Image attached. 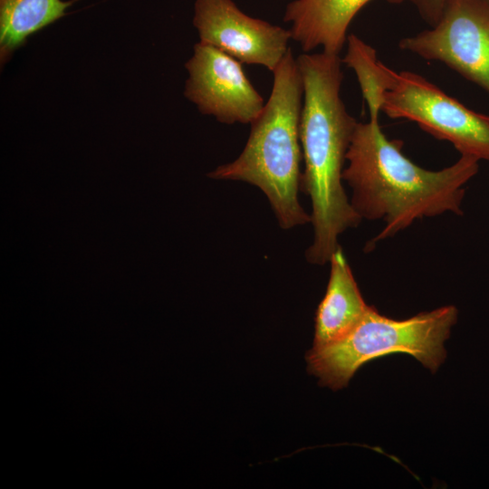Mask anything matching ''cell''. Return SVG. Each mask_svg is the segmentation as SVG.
<instances>
[{
    "label": "cell",
    "mask_w": 489,
    "mask_h": 489,
    "mask_svg": "<svg viewBox=\"0 0 489 489\" xmlns=\"http://www.w3.org/2000/svg\"><path fill=\"white\" fill-rule=\"evenodd\" d=\"M370 0H293L285 9L283 21L291 24L292 39L304 53L318 47L340 54L347 31L357 13ZM400 4L405 0H387Z\"/></svg>",
    "instance_id": "9"
},
{
    "label": "cell",
    "mask_w": 489,
    "mask_h": 489,
    "mask_svg": "<svg viewBox=\"0 0 489 489\" xmlns=\"http://www.w3.org/2000/svg\"><path fill=\"white\" fill-rule=\"evenodd\" d=\"M188 72L184 94L206 115L225 124H251L264 101L247 78L240 62L204 43L194 46L185 64Z\"/></svg>",
    "instance_id": "7"
},
{
    "label": "cell",
    "mask_w": 489,
    "mask_h": 489,
    "mask_svg": "<svg viewBox=\"0 0 489 489\" xmlns=\"http://www.w3.org/2000/svg\"><path fill=\"white\" fill-rule=\"evenodd\" d=\"M398 47L443 62L489 92V0H447L431 29L402 38Z\"/></svg>",
    "instance_id": "6"
},
{
    "label": "cell",
    "mask_w": 489,
    "mask_h": 489,
    "mask_svg": "<svg viewBox=\"0 0 489 489\" xmlns=\"http://www.w3.org/2000/svg\"><path fill=\"white\" fill-rule=\"evenodd\" d=\"M346 42L347 51L342 62L356 74L368 105L369 120L379 121L384 95L391 87L394 71L381 62L376 50L357 35L349 34Z\"/></svg>",
    "instance_id": "12"
},
{
    "label": "cell",
    "mask_w": 489,
    "mask_h": 489,
    "mask_svg": "<svg viewBox=\"0 0 489 489\" xmlns=\"http://www.w3.org/2000/svg\"><path fill=\"white\" fill-rule=\"evenodd\" d=\"M454 305L394 320L369 306L361 321L339 341L306 355L308 371L321 386L337 390L346 387L365 363L392 353H407L431 372L446 357L445 341L457 321Z\"/></svg>",
    "instance_id": "4"
},
{
    "label": "cell",
    "mask_w": 489,
    "mask_h": 489,
    "mask_svg": "<svg viewBox=\"0 0 489 489\" xmlns=\"http://www.w3.org/2000/svg\"><path fill=\"white\" fill-rule=\"evenodd\" d=\"M72 2L0 0L1 62H6L30 34L64 16Z\"/></svg>",
    "instance_id": "11"
},
{
    "label": "cell",
    "mask_w": 489,
    "mask_h": 489,
    "mask_svg": "<svg viewBox=\"0 0 489 489\" xmlns=\"http://www.w3.org/2000/svg\"><path fill=\"white\" fill-rule=\"evenodd\" d=\"M296 60L303 87L300 141L304 170L300 189L311 199L314 232L305 256L310 264L323 265L340 246L339 236L362 220L345 192L342 177L358 121L340 96V54L304 53Z\"/></svg>",
    "instance_id": "2"
},
{
    "label": "cell",
    "mask_w": 489,
    "mask_h": 489,
    "mask_svg": "<svg viewBox=\"0 0 489 489\" xmlns=\"http://www.w3.org/2000/svg\"><path fill=\"white\" fill-rule=\"evenodd\" d=\"M417 9L421 17L434 26L441 17L447 0H408Z\"/></svg>",
    "instance_id": "13"
},
{
    "label": "cell",
    "mask_w": 489,
    "mask_h": 489,
    "mask_svg": "<svg viewBox=\"0 0 489 489\" xmlns=\"http://www.w3.org/2000/svg\"><path fill=\"white\" fill-rule=\"evenodd\" d=\"M381 110L391 119L416 122L461 155L489 161V116L468 109L421 75L394 71Z\"/></svg>",
    "instance_id": "5"
},
{
    "label": "cell",
    "mask_w": 489,
    "mask_h": 489,
    "mask_svg": "<svg viewBox=\"0 0 489 489\" xmlns=\"http://www.w3.org/2000/svg\"><path fill=\"white\" fill-rule=\"evenodd\" d=\"M329 263L326 292L315 314L312 350L324 349L341 340L361 321L369 308L340 246Z\"/></svg>",
    "instance_id": "10"
},
{
    "label": "cell",
    "mask_w": 489,
    "mask_h": 489,
    "mask_svg": "<svg viewBox=\"0 0 489 489\" xmlns=\"http://www.w3.org/2000/svg\"><path fill=\"white\" fill-rule=\"evenodd\" d=\"M193 24L201 43L242 63L272 72L289 50L290 30L244 13L233 0H196Z\"/></svg>",
    "instance_id": "8"
},
{
    "label": "cell",
    "mask_w": 489,
    "mask_h": 489,
    "mask_svg": "<svg viewBox=\"0 0 489 489\" xmlns=\"http://www.w3.org/2000/svg\"><path fill=\"white\" fill-rule=\"evenodd\" d=\"M273 74L270 96L250 124L243 151L236 159L218 166L207 177L255 186L268 198L279 225L289 230L311 223V215L298 198L303 87L297 60L290 48Z\"/></svg>",
    "instance_id": "3"
},
{
    "label": "cell",
    "mask_w": 489,
    "mask_h": 489,
    "mask_svg": "<svg viewBox=\"0 0 489 489\" xmlns=\"http://www.w3.org/2000/svg\"><path fill=\"white\" fill-rule=\"evenodd\" d=\"M402 146L387 138L379 121L358 122L354 130L343 181L351 189L350 200L359 216L385 223L367 250L417 219L463 215L464 187L479 169V159L468 155L443 169H425L402 153Z\"/></svg>",
    "instance_id": "1"
}]
</instances>
